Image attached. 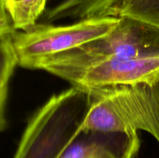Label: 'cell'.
Instances as JSON below:
<instances>
[{
	"mask_svg": "<svg viewBox=\"0 0 159 158\" xmlns=\"http://www.w3.org/2000/svg\"><path fill=\"white\" fill-rule=\"evenodd\" d=\"M125 0H63L46 11L43 20L52 23L65 19L83 20L98 17H116Z\"/></svg>",
	"mask_w": 159,
	"mask_h": 158,
	"instance_id": "obj_7",
	"label": "cell"
},
{
	"mask_svg": "<svg viewBox=\"0 0 159 158\" xmlns=\"http://www.w3.org/2000/svg\"><path fill=\"white\" fill-rule=\"evenodd\" d=\"M88 89L93 102L82 131L134 134L144 130L159 143V78Z\"/></svg>",
	"mask_w": 159,
	"mask_h": 158,
	"instance_id": "obj_3",
	"label": "cell"
},
{
	"mask_svg": "<svg viewBox=\"0 0 159 158\" xmlns=\"http://www.w3.org/2000/svg\"><path fill=\"white\" fill-rule=\"evenodd\" d=\"M12 19L5 6L4 0H0V35L14 30Z\"/></svg>",
	"mask_w": 159,
	"mask_h": 158,
	"instance_id": "obj_11",
	"label": "cell"
},
{
	"mask_svg": "<svg viewBox=\"0 0 159 158\" xmlns=\"http://www.w3.org/2000/svg\"><path fill=\"white\" fill-rule=\"evenodd\" d=\"M138 133L82 131L59 158H125L137 155Z\"/></svg>",
	"mask_w": 159,
	"mask_h": 158,
	"instance_id": "obj_6",
	"label": "cell"
},
{
	"mask_svg": "<svg viewBox=\"0 0 159 158\" xmlns=\"http://www.w3.org/2000/svg\"><path fill=\"white\" fill-rule=\"evenodd\" d=\"M128 16L159 26V0H125L116 17Z\"/></svg>",
	"mask_w": 159,
	"mask_h": 158,
	"instance_id": "obj_9",
	"label": "cell"
},
{
	"mask_svg": "<svg viewBox=\"0 0 159 158\" xmlns=\"http://www.w3.org/2000/svg\"><path fill=\"white\" fill-rule=\"evenodd\" d=\"M88 88L54 94L29 121L14 158H59L82 133L92 105Z\"/></svg>",
	"mask_w": 159,
	"mask_h": 158,
	"instance_id": "obj_2",
	"label": "cell"
},
{
	"mask_svg": "<svg viewBox=\"0 0 159 158\" xmlns=\"http://www.w3.org/2000/svg\"><path fill=\"white\" fill-rule=\"evenodd\" d=\"M119 20V17H98L66 26L44 23H36L26 30L14 29L11 36L17 65L26 68L35 59L59 54L96 40L112 30Z\"/></svg>",
	"mask_w": 159,
	"mask_h": 158,
	"instance_id": "obj_4",
	"label": "cell"
},
{
	"mask_svg": "<svg viewBox=\"0 0 159 158\" xmlns=\"http://www.w3.org/2000/svg\"><path fill=\"white\" fill-rule=\"evenodd\" d=\"M47 0H21L9 12L15 29L26 30L43 13Z\"/></svg>",
	"mask_w": 159,
	"mask_h": 158,
	"instance_id": "obj_8",
	"label": "cell"
},
{
	"mask_svg": "<svg viewBox=\"0 0 159 158\" xmlns=\"http://www.w3.org/2000/svg\"><path fill=\"white\" fill-rule=\"evenodd\" d=\"M8 95V84L0 86V132L3 131L6 127V103Z\"/></svg>",
	"mask_w": 159,
	"mask_h": 158,
	"instance_id": "obj_12",
	"label": "cell"
},
{
	"mask_svg": "<svg viewBox=\"0 0 159 158\" xmlns=\"http://www.w3.org/2000/svg\"><path fill=\"white\" fill-rule=\"evenodd\" d=\"M158 78L159 57L112 58L89 65L71 84L85 88H97L151 82Z\"/></svg>",
	"mask_w": 159,
	"mask_h": 158,
	"instance_id": "obj_5",
	"label": "cell"
},
{
	"mask_svg": "<svg viewBox=\"0 0 159 158\" xmlns=\"http://www.w3.org/2000/svg\"><path fill=\"white\" fill-rule=\"evenodd\" d=\"M20 1H21V0H4L5 6H6V9H7L8 12L9 13V12L15 7L17 3L20 2Z\"/></svg>",
	"mask_w": 159,
	"mask_h": 158,
	"instance_id": "obj_13",
	"label": "cell"
},
{
	"mask_svg": "<svg viewBox=\"0 0 159 158\" xmlns=\"http://www.w3.org/2000/svg\"><path fill=\"white\" fill-rule=\"evenodd\" d=\"M12 32L0 35V86L9 83L14 68L17 65V58L12 42Z\"/></svg>",
	"mask_w": 159,
	"mask_h": 158,
	"instance_id": "obj_10",
	"label": "cell"
},
{
	"mask_svg": "<svg viewBox=\"0 0 159 158\" xmlns=\"http://www.w3.org/2000/svg\"><path fill=\"white\" fill-rule=\"evenodd\" d=\"M102 37L59 54L30 62L29 69H41L70 83L85 68L112 58L159 57V26L128 16Z\"/></svg>",
	"mask_w": 159,
	"mask_h": 158,
	"instance_id": "obj_1",
	"label": "cell"
}]
</instances>
